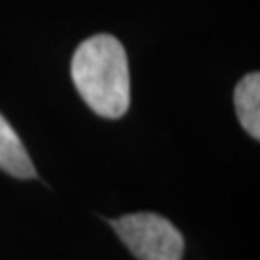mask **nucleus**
Instances as JSON below:
<instances>
[{"instance_id": "nucleus-1", "label": "nucleus", "mask_w": 260, "mask_h": 260, "mask_svg": "<svg viewBox=\"0 0 260 260\" xmlns=\"http://www.w3.org/2000/svg\"><path fill=\"white\" fill-rule=\"evenodd\" d=\"M72 79L77 93L94 114L118 120L129 108L127 54L116 37L101 33L83 41L72 60Z\"/></svg>"}, {"instance_id": "nucleus-2", "label": "nucleus", "mask_w": 260, "mask_h": 260, "mask_svg": "<svg viewBox=\"0 0 260 260\" xmlns=\"http://www.w3.org/2000/svg\"><path fill=\"white\" fill-rule=\"evenodd\" d=\"M104 220L139 260H181L183 256V235L160 214L137 212L118 220Z\"/></svg>"}, {"instance_id": "nucleus-3", "label": "nucleus", "mask_w": 260, "mask_h": 260, "mask_svg": "<svg viewBox=\"0 0 260 260\" xmlns=\"http://www.w3.org/2000/svg\"><path fill=\"white\" fill-rule=\"evenodd\" d=\"M0 170L18 179L37 177L33 160L29 158L18 133L2 114H0Z\"/></svg>"}, {"instance_id": "nucleus-4", "label": "nucleus", "mask_w": 260, "mask_h": 260, "mask_svg": "<svg viewBox=\"0 0 260 260\" xmlns=\"http://www.w3.org/2000/svg\"><path fill=\"white\" fill-rule=\"evenodd\" d=\"M235 114L241 121L243 129L252 139H260V75L247 74L235 87L233 93Z\"/></svg>"}]
</instances>
